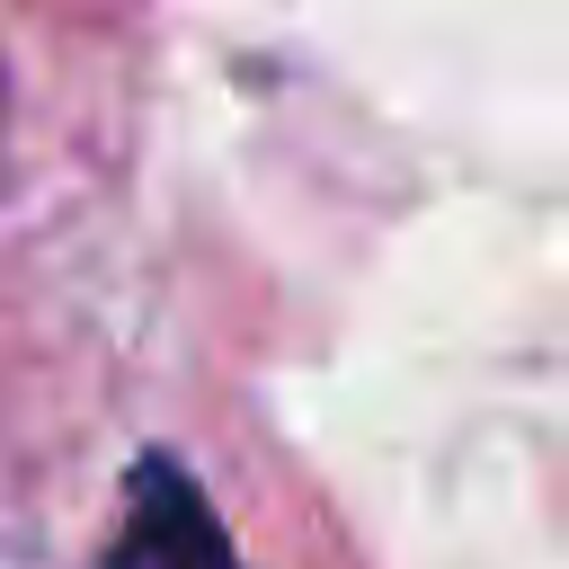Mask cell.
<instances>
[{"label": "cell", "instance_id": "1", "mask_svg": "<svg viewBox=\"0 0 569 569\" xmlns=\"http://www.w3.org/2000/svg\"><path fill=\"white\" fill-rule=\"evenodd\" d=\"M107 569H240V551H231L213 498L196 489V471L169 453H142L124 471V516H116Z\"/></svg>", "mask_w": 569, "mask_h": 569}]
</instances>
